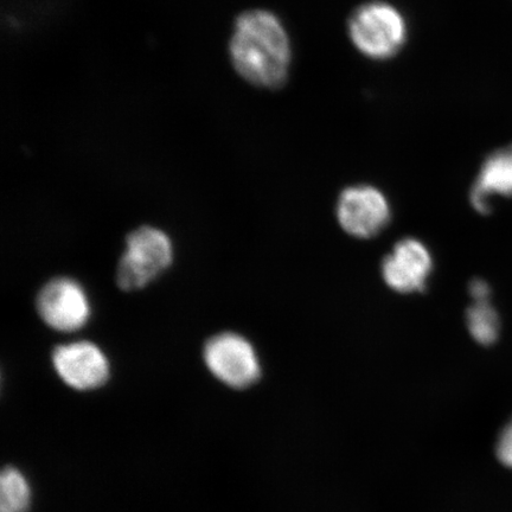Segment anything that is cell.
<instances>
[{"mask_svg":"<svg viewBox=\"0 0 512 512\" xmlns=\"http://www.w3.org/2000/svg\"><path fill=\"white\" fill-rule=\"evenodd\" d=\"M470 293L475 302H484L490 298V287L483 280H475L470 286Z\"/></svg>","mask_w":512,"mask_h":512,"instance_id":"cell-13","label":"cell"},{"mask_svg":"<svg viewBox=\"0 0 512 512\" xmlns=\"http://www.w3.org/2000/svg\"><path fill=\"white\" fill-rule=\"evenodd\" d=\"M337 217L345 232L356 238H371L387 226L389 203L382 192L373 187H352L339 197Z\"/></svg>","mask_w":512,"mask_h":512,"instance_id":"cell-6","label":"cell"},{"mask_svg":"<svg viewBox=\"0 0 512 512\" xmlns=\"http://www.w3.org/2000/svg\"><path fill=\"white\" fill-rule=\"evenodd\" d=\"M230 56L236 72L256 87L277 89L290 72V37L280 19L266 10H251L235 22Z\"/></svg>","mask_w":512,"mask_h":512,"instance_id":"cell-1","label":"cell"},{"mask_svg":"<svg viewBox=\"0 0 512 512\" xmlns=\"http://www.w3.org/2000/svg\"><path fill=\"white\" fill-rule=\"evenodd\" d=\"M497 456L505 466L512 467V422L499 438Z\"/></svg>","mask_w":512,"mask_h":512,"instance_id":"cell-12","label":"cell"},{"mask_svg":"<svg viewBox=\"0 0 512 512\" xmlns=\"http://www.w3.org/2000/svg\"><path fill=\"white\" fill-rule=\"evenodd\" d=\"M172 243L168 235L153 227H140L126 239V252L119 261L117 283L123 291L149 285L171 265Z\"/></svg>","mask_w":512,"mask_h":512,"instance_id":"cell-3","label":"cell"},{"mask_svg":"<svg viewBox=\"0 0 512 512\" xmlns=\"http://www.w3.org/2000/svg\"><path fill=\"white\" fill-rule=\"evenodd\" d=\"M467 326L476 342L490 345L497 341L501 322L494 307L489 300L475 302L467 311Z\"/></svg>","mask_w":512,"mask_h":512,"instance_id":"cell-11","label":"cell"},{"mask_svg":"<svg viewBox=\"0 0 512 512\" xmlns=\"http://www.w3.org/2000/svg\"><path fill=\"white\" fill-rule=\"evenodd\" d=\"M432 271L428 249L418 240H402L382 264V274L389 287L401 293L421 291Z\"/></svg>","mask_w":512,"mask_h":512,"instance_id":"cell-8","label":"cell"},{"mask_svg":"<svg viewBox=\"0 0 512 512\" xmlns=\"http://www.w3.org/2000/svg\"><path fill=\"white\" fill-rule=\"evenodd\" d=\"M349 37L355 48L373 60H388L405 47L408 25L405 16L386 2H369L352 11Z\"/></svg>","mask_w":512,"mask_h":512,"instance_id":"cell-2","label":"cell"},{"mask_svg":"<svg viewBox=\"0 0 512 512\" xmlns=\"http://www.w3.org/2000/svg\"><path fill=\"white\" fill-rule=\"evenodd\" d=\"M204 362L226 386L243 389L259 380L261 367L253 345L233 332L211 337L204 345Z\"/></svg>","mask_w":512,"mask_h":512,"instance_id":"cell-4","label":"cell"},{"mask_svg":"<svg viewBox=\"0 0 512 512\" xmlns=\"http://www.w3.org/2000/svg\"><path fill=\"white\" fill-rule=\"evenodd\" d=\"M36 305L43 322L60 332L80 330L91 315L85 290L69 278H56L44 285Z\"/></svg>","mask_w":512,"mask_h":512,"instance_id":"cell-5","label":"cell"},{"mask_svg":"<svg viewBox=\"0 0 512 512\" xmlns=\"http://www.w3.org/2000/svg\"><path fill=\"white\" fill-rule=\"evenodd\" d=\"M53 364L60 379L76 390L100 388L110 377L104 352L88 341L60 345L53 352Z\"/></svg>","mask_w":512,"mask_h":512,"instance_id":"cell-7","label":"cell"},{"mask_svg":"<svg viewBox=\"0 0 512 512\" xmlns=\"http://www.w3.org/2000/svg\"><path fill=\"white\" fill-rule=\"evenodd\" d=\"M494 196L512 197V145L485 160L471 192L473 207L488 213Z\"/></svg>","mask_w":512,"mask_h":512,"instance_id":"cell-9","label":"cell"},{"mask_svg":"<svg viewBox=\"0 0 512 512\" xmlns=\"http://www.w3.org/2000/svg\"><path fill=\"white\" fill-rule=\"evenodd\" d=\"M30 501L28 480L15 467H6L0 478V512H27Z\"/></svg>","mask_w":512,"mask_h":512,"instance_id":"cell-10","label":"cell"}]
</instances>
